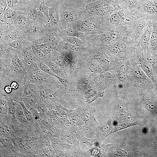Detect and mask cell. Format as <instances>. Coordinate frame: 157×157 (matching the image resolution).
<instances>
[{
    "label": "cell",
    "instance_id": "obj_50",
    "mask_svg": "<svg viewBox=\"0 0 157 157\" xmlns=\"http://www.w3.org/2000/svg\"><path fill=\"white\" fill-rule=\"evenodd\" d=\"M98 0H84V1L88 4L94 2Z\"/></svg>",
    "mask_w": 157,
    "mask_h": 157
},
{
    "label": "cell",
    "instance_id": "obj_31",
    "mask_svg": "<svg viewBox=\"0 0 157 157\" xmlns=\"http://www.w3.org/2000/svg\"><path fill=\"white\" fill-rule=\"evenodd\" d=\"M34 1V4L37 9L48 17L49 8L44 4V0Z\"/></svg>",
    "mask_w": 157,
    "mask_h": 157
},
{
    "label": "cell",
    "instance_id": "obj_45",
    "mask_svg": "<svg viewBox=\"0 0 157 157\" xmlns=\"http://www.w3.org/2000/svg\"><path fill=\"white\" fill-rule=\"evenodd\" d=\"M8 109L9 112L10 114L14 115L15 113V108L12 104H10L9 105Z\"/></svg>",
    "mask_w": 157,
    "mask_h": 157
},
{
    "label": "cell",
    "instance_id": "obj_28",
    "mask_svg": "<svg viewBox=\"0 0 157 157\" xmlns=\"http://www.w3.org/2000/svg\"><path fill=\"white\" fill-rule=\"evenodd\" d=\"M142 3V0H126L125 8L132 13L139 12Z\"/></svg>",
    "mask_w": 157,
    "mask_h": 157
},
{
    "label": "cell",
    "instance_id": "obj_29",
    "mask_svg": "<svg viewBox=\"0 0 157 157\" xmlns=\"http://www.w3.org/2000/svg\"><path fill=\"white\" fill-rule=\"evenodd\" d=\"M47 65L56 75L61 78L67 79V75L66 72L60 66L51 61L47 62Z\"/></svg>",
    "mask_w": 157,
    "mask_h": 157
},
{
    "label": "cell",
    "instance_id": "obj_23",
    "mask_svg": "<svg viewBox=\"0 0 157 157\" xmlns=\"http://www.w3.org/2000/svg\"><path fill=\"white\" fill-rule=\"evenodd\" d=\"M150 54L157 59V32L153 28L149 46Z\"/></svg>",
    "mask_w": 157,
    "mask_h": 157
},
{
    "label": "cell",
    "instance_id": "obj_14",
    "mask_svg": "<svg viewBox=\"0 0 157 157\" xmlns=\"http://www.w3.org/2000/svg\"><path fill=\"white\" fill-rule=\"evenodd\" d=\"M48 56L50 59L51 61L61 67L67 74L72 62V61L56 49L53 50Z\"/></svg>",
    "mask_w": 157,
    "mask_h": 157
},
{
    "label": "cell",
    "instance_id": "obj_20",
    "mask_svg": "<svg viewBox=\"0 0 157 157\" xmlns=\"http://www.w3.org/2000/svg\"><path fill=\"white\" fill-rule=\"evenodd\" d=\"M85 49L80 48L74 45L62 38L58 44L56 49L60 52L67 51L76 54L83 51Z\"/></svg>",
    "mask_w": 157,
    "mask_h": 157
},
{
    "label": "cell",
    "instance_id": "obj_18",
    "mask_svg": "<svg viewBox=\"0 0 157 157\" xmlns=\"http://www.w3.org/2000/svg\"><path fill=\"white\" fill-rule=\"evenodd\" d=\"M85 54L86 57V75L87 76L91 78L106 71L99 64L89 59L85 53Z\"/></svg>",
    "mask_w": 157,
    "mask_h": 157
},
{
    "label": "cell",
    "instance_id": "obj_30",
    "mask_svg": "<svg viewBox=\"0 0 157 157\" xmlns=\"http://www.w3.org/2000/svg\"><path fill=\"white\" fill-rule=\"evenodd\" d=\"M70 43L80 48L84 49L89 43L85 40L75 37H62Z\"/></svg>",
    "mask_w": 157,
    "mask_h": 157
},
{
    "label": "cell",
    "instance_id": "obj_4",
    "mask_svg": "<svg viewBox=\"0 0 157 157\" xmlns=\"http://www.w3.org/2000/svg\"><path fill=\"white\" fill-rule=\"evenodd\" d=\"M84 12V16L72 27L83 33L92 34H97L108 31L103 19Z\"/></svg>",
    "mask_w": 157,
    "mask_h": 157
},
{
    "label": "cell",
    "instance_id": "obj_26",
    "mask_svg": "<svg viewBox=\"0 0 157 157\" xmlns=\"http://www.w3.org/2000/svg\"><path fill=\"white\" fill-rule=\"evenodd\" d=\"M19 12L7 7L4 13L3 19L0 20V25L10 24Z\"/></svg>",
    "mask_w": 157,
    "mask_h": 157
},
{
    "label": "cell",
    "instance_id": "obj_19",
    "mask_svg": "<svg viewBox=\"0 0 157 157\" xmlns=\"http://www.w3.org/2000/svg\"><path fill=\"white\" fill-rule=\"evenodd\" d=\"M28 20L26 15L19 12L10 25L18 31L23 33Z\"/></svg>",
    "mask_w": 157,
    "mask_h": 157
},
{
    "label": "cell",
    "instance_id": "obj_17",
    "mask_svg": "<svg viewBox=\"0 0 157 157\" xmlns=\"http://www.w3.org/2000/svg\"><path fill=\"white\" fill-rule=\"evenodd\" d=\"M6 0L8 7L26 15L33 3V0L28 2H22L18 0Z\"/></svg>",
    "mask_w": 157,
    "mask_h": 157
},
{
    "label": "cell",
    "instance_id": "obj_42",
    "mask_svg": "<svg viewBox=\"0 0 157 157\" xmlns=\"http://www.w3.org/2000/svg\"><path fill=\"white\" fill-rule=\"evenodd\" d=\"M37 99L36 97L34 96H29L26 98L27 103L30 105H33L37 102Z\"/></svg>",
    "mask_w": 157,
    "mask_h": 157
},
{
    "label": "cell",
    "instance_id": "obj_48",
    "mask_svg": "<svg viewBox=\"0 0 157 157\" xmlns=\"http://www.w3.org/2000/svg\"><path fill=\"white\" fill-rule=\"evenodd\" d=\"M10 87L12 88L15 89L17 88L18 87V85L17 84L15 83V82H13L10 85Z\"/></svg>",
    "mask_w": 157,
    "mask_h": 157
},
{
    "label": "cell",
    "instance_id": "obj_11",
    "mask_svg": "<svg viewBox=\"0 0 157 157\" xmlns=\"http://www.w3.org/2000/svg\"><path fill=\"white\" fill-rule=\"evenodd\" d=\"M60 0H57L53 6L49 8L45 28L46 31L58 30L60 25Z\"/></svg>",
    "mask_w": 157,
    "mask_h": 157
},
{
    "label": "cell",
    "instance_id": "obj_25",
    "mask_svg": "<svg viewBox=\"0 0 157 157\" xmlns=\"http://www.w3.org/2000/svg\"><path fill=\"white\" fill-rule=\"evenodd\" d=\"M104 73L106 88L117 83V75L114 69L106 71H104Z\"/></svg>",
    "mask_w": 157,
    "mask_h": 157
},
{
    "label": "cell",
    "instance_id": "obj_39",
    "mask_svg": "<svg viewBox=\"0 0 157 157\" xmlns=\"http://www.w3.org/2000/svg\"><path fill=\"white\" fill-rule=\"evenodd\" d=\"M19 103L23 109L26 119L28 121L32 120L33 119V115L26 108L22 102L20 101Z\"/></svg>",
    "mask_w": 157,
    "mask_h": 157
},
{
    "label": "cell",
    "instance_id": "obj_15",
    "mask_svg": "<svg viewBox=\"0 0 157 157\" xmlns=\"http://www.w3.org/2000/svg\"><path fill=\"white\" fill-rule=\"evenodd\" d=\"M139 11L149 17L151 21L157 19V0H142Z\"/></svg>",
    "mask_w": 157,
    "mask_h": 157
},
{
    "label": "cell",
    "instance_id": "obj_34",
    "mask_svg": "<svg viewBox=\"0 0 157 157\" xmlns=\"http://www.w3.org/2000/svg\"><path fill=\"white\" fill-rule=\"evenodd\" d=\"M24 39H17L9 42L0 43L8 45L13 49L19 50L22 48L23 41Z\"/></svg>",
    "mask_w": 157,
    "mask_h": 157
},
{
    "label": "cell",
    "instance_id": "obj_32",
    "mask_svg": "<svg viewBox=\"0 0 157 157\" xmlns=\"http://www.w3.org/2000/svg\"><path fill=\"white\" fill-rule=\"evenodd\" d=\"M115 90L117 94L119 95H124L126 93L129 86L127 83L118 82L111 85Z\"/></svg>",
    "mask_w": 157,
    "mask_h": 157
},
{
    "label": "cell",
    "instance_id": "obj_10",
    "mask_svg": "<svg viewBox=\"0 0 157 157\" xmlns=\"http://www.w3.org/2000/svg\"><path fill=\"white\" fill-rule=\"evenodd\" d=\"M45 31L44 25L43 24L28 19L23 33L25 39L29 42L38 38Z\"/></svg>",
    "mask_w": 157,
    "mask_h": 157
},
{
    "label": "cell",
    "instance_id": "obj_49",
    "mask_svg": "<svg viewBox=\"0 0 157 157\" xmlns=\"http://www.w3.org/2000/svg\"><path fill=\"white\" fill-rule=\"evenodd\" d=\"M48 115L51 117H53L54 113L53 110H50L48 112Z\"/></svg>",
    "mask_w": 157,
    "mask_h": 157
},
{
    "label": "cell",
    "instance_id": "obj_1",
    "mask_svg": "<svg viewBox=\"0 0 157 157\" xmlns=\"http://www.w3.org/2000/svg\"><path fill=\"white\" fill-rule=\"evenodd\" d=\"M138 44L128 36L100 49L118 65L131 59Z\"/></svg>",
    "mask_w": 157,
    "mask_h": 157
},
{
    "label": "cell",
    "instance_id": "obj_40",
    "mask_svg": "<svg viewBox=\"0 0 157 157\" xmlns=\"http://www.w3.org/2000/svg\"><path fill=\"white\" fill-rule=\"evenodd\" d=\"M40 69L42 71L46 73L55 77L56 75L50 69L49 66L44 63H40L39 65Z\"/></svg>",
    "mask_w": 157,
    "mask_h": 157
},
{
    "label": "cell",
    "instance_id": "obj_6",
    "mask_svg": "<svg viewBox=\"0 0 157 157\" xmlns=\"http://www.w3.org/2000/svg\"><path fill=\"white\" fill-rule=\"evenodd\" d=\"M133 13L122 8L115 9L104 21L107 30H113L120 26L130 25L132 21Z\"/></svg>",
    "mask_w": 157,
    "mask_h": 157
},
{
    "label": "cell",
    "instance_id": "obj_44",
    "mask_svg": "<svg viewBox=\"0 0 157 157\" xmlns=\"http://www.w3.org/2000/svg\"><path fill=\"white\" fill-rule=\"evenodd\" d=\"M33 92V90L31 87L29 86L25 87L24 89V94L25 95H29Z\"/></svg>",
    "mask_w": 157,
    "mask_h": 157
},
{
    "label": "cell",
    "instance_id": "obj_37",
    "mask_svg": "<svg viewBox=\"0 0 157 157\" xmlns=\"http://www.w3.org/2000/svg\"><path fill=\"white\" fill-rule=\"evenodd\" d=\"M53 90L50 88H46L42 89L41 91V94L43 97L49 98L53 95Z\"/></svg>",
    "mask_w": 157,
    "mask_h": 157
},
{
    "label": "cell",
    "instance_id": "obj_24",
    "mask_svg": "<svg viewBox=\"0 0 157 157\" xmlns=\"http://www.w3.org/2000/svg\"><path fill=\"white\" fill-rule=\"evenodd\" d=\"M143 50L146 58L152 67L154 79V83L157 88V59L151 56L149 51Z\"/></svg>",
    "mask_w": 157,
    "mask_h": 157
},
{
    "label": "cell",
    "instance_id": "obj_3",
    "mask_svg": "<svg viewBox=\"0 0 157 157\" xmlns=\"http://www.w3.org/2000/svg\"><path fill=\"white\" fill-rule=\"evenodd\" d=\"M130 31V25L120 26L113 30L96 34L90 43L101 48L119 40L124 37L129 36Z\"/></svg>",
    "mask_w": 157,
    "mask_h": 157
},
{
    "label": "cell",
    "instance_id": "obj_46",
    "mask_svg": "<svg viewBox=\"0 0 157 157\" xmlns=\"http://www.w3.org/2000/svg\"><path fill=\"white\" fill-rule=\"evenodd\" d=\"M152 21L153 23V28L157 32V19Z\"/></svg>",
    "mask_w": 157,
    "mask_h": 157
},
{
    "label": "cell",
    "instance_id": "obj_12",
    "mask_svg": "<svg viewBox=\"0 0 157 157\" xmlns=\"http://www.w3.org/2000/svg\"><path fill=\"white\" fill-rule=\"evenodd\" d=\"M0 43L9 42L19 39H25L24 34L10 24L0 25Z\"/></svg>",
    "mask_w": 157,
    "mask_h": 157
},
{
    "label": "cell",
    "instance_id": "obj_2",
    "mask_svg": "<svg viewBox=\"0 0 157 157\" xmlns=\"http://www.w3.org/2000/svg\"><path fill=\"white\" fill-rule=\"evenodd\" d=\"M126 83L129 86L138 89L152 90L157 88L151 80L133 60L126 61Z\"/></svg>",
    "mask_w": 157,
    "mask_h": 157
},
{
    "label": "cell",
    "instance_id": "obj_38",
    "mask_svg": "<svg viewBox=\"0 0 157 157\" xmlns=\"http://www.w3.org/2000/svg\"><path fill=\"white\" fill-rule=\"evenodd\" d=\"M44 80V78L42 76L38 74H32L30 79V81L33 83H41Z\"/></svg>",
    "mask_w": 157,
    "mask_h": 157
},
{
    "label": "cell",
    "instance_id": "obj_21",
    "mask_svg": "<svg viewBox=\"0 0 157 157\" xmlns=\"http://www.w3.org/2000/svg\"><path fill=\"white\" fill-rule=\"evenodd\" d=\"M153 29L152 22L150 21L147 29L141 36L139 42L140 45L144 50L149 51V42Z\"/></svg>",
    "mask_w": 157,
    "mask_h": 157
},
{
    "label": "cell",
    "instance_id": "obj_9",
    "mask_svg": "<svg viewBox=\"0 0 157 157\" xmlns=\"http://www.w3.org/2000/svg\"><path fill=\"white\" fill-rule=\"evenodd\" d=\"M132 59L150 78L154 83V79L152 67L144 56L143 49L140 46L139 44L137 46Z\"/></svg>",
    "mask_w": 157,
    "mask_h": 157
},
{
    "label": "cell",
    "instance_id": "obj_35",
    "mask_svg": "<svg viewBox=\"0 0 157 157\" xmlns=\"http://www.w3.org/2000/svg\"><path fill=\"white\" fill-rule=\"evenodd\" d=\"M32 49L35 55L37 57L41 58L47 57L52 51H49L41 49H37L33 45Z\"/></svg>",
    "mask_w": 157,
    "mask_h": 157
},
{
    "label": "cell",
    "instance_id": "obj_33",
    "mask_svg": "<svg viewBox=\"0 0 157 157\" xmlns=\"http://www.w3.org/2000/svg\"><path fill=\"white\" fill-rule=\"evenodd\" d=\"M59 42L47 43L33 46L37 49L50 51L56 49Z\"/></svg>",
    "mask_w": 157,
    "mask_h": 157
},
{
    "label": "cell",
    "instance_id": "obj_16",
    "mask_svg": "<svg viewBox=\"0 0 157 157\" xmlns=\"http://www.w3.org/2000/svg\"><path fill=\"white\" fill-rule=\"evenodd\" d=\"M59 34L62 37H75L84 40L89 43L96 34L83 33L72 27L59 31Z\"/></svg>",
    "mask_w": 157,
    "mask_h": 157
},
{
    "label": "cell",
    "instance_id": "obj_36",
    "mask_svg": "<svg viewBox=\"0 0 157 157\" xmlns=\"http://www.w3.org/2000/svg\"><path fill=\"white\" fill-rule=\"evenodd\" d=\"M11 63L13 66L17 69H20L22 67V63L15 50L13 53Z\"/></svg>",
    "mask_w": 157,
    "mask_h": 157
},
{
    "label": "cell",
    "instance_id": "obj_22",
    "mask_svg": "<svg viewBox=\"0 0 157 157\" xmlns=\"http://www.w3.org/2000/svg\"><path fill=\"white\" fill-rule=\"evenodd\" d=\"M115 9L112 6H108L90 11L86 12L90 14L97 15L104 19L108 17L114 11Z\"/></svg>",
    "mask_w": 157,
    "mask_h": 157
},
{
    "label": "cell",
    "instance_id": "obj_5",
    "mask_svg": "<svg viewBox=\"0 0 157 157\" xmlns=\"http://www.w3.org/2000/svg\"><path fill=\"white\" fill-rule=\"evenodd\" d=\"M85 12L65 5L60 0V25L59 31L72 27L84 15Z\"/></svg>",
    "mask_w": 157,
    "mask_h": 157
},
{
    "label": "cell",
    "instance_id": "obj_51",
    "mask_svg": "<svg viewBox=\"0 0 157 157\" xmlns=\"http://www.w3.org/2000/svg\"><path fill=\"white\" fill-rule=\"evenodd\" d=\"M21 146H24L25 145V142H24V141H22L21 142V143L20 144Z\"/></svg>",
    "mask_w": 157,
    "mask_h": 157
},
{
    "label": "cell",
    "instance_id": "obj_7",
    "mask_svg": "<svg viewBox=\"0 0 157 157\" xmlns=\"http://www.w3.org/2000/svg\"><path fill=\"white\" fill-rule=\"evenodd\" d=\"M84 52L87 57L102 66L106 71L114 69L117 63L107 55L100 48L90 43L85 49Z\"/></svg>",
    "mask_w": 157,
    "mask_h": 157
},
{
    "label": "cell",
    "instance_id": "obj_47",
    "mask_svg": "<svg viewBox=\"0 0 157 157\" xmlns=\"http://www.w3.org/2000/svg\"><path fill=\"white\" fill-rule=\"evenodd\" d=\"M12 88L10 86H7L5 88V90L6 92L8 93H10L12 90Z\"/></svg>",
    "mask_w": 157,
    "mask_h": 157
},
{
    "label": "cell",
    "instance_id": "obj_43",
    "mask_svg": "<svg viewBox=\"0 0 157 157\" xmlns=\"http://www.w3.org/2000/svg\"><path fill=\"white\" fill-rule=\"evenodd\" d=\"M17 116L19 120L21 122L24 123L26 122V118L24 114L21 111L18 112Z\"/></svg>",
    "mask_w": 157,
    "mask_h": 157
},
{
    "label": "cell",
    "instance_id": "obj_41",
    "mask_svg": "<svg viewBox=\"0 0 157 157\" xmlns=\"http://www.w3.org/2000/svg\"><path fill=\"white\" fill-rule=\"evenodd\" d=\"M7 7L8 6L6 0H0V20L3 19L4 13Z\"/></svg>",
    "mask_w": 157,
    "mask_h": 157
},
{
    "label": "cell",
    "instance_id": "obj_8",
    "mask_svg": "<svg viewBox=\"0 0 157 157\" xmlns=\"http://www.w3.org/2000/svg\"><path fill=\"white\" fill-rule=\"evenodd\" d=\"M134 15L130 25L131 31L129 37L133 40L139 42L141 36L151 20L149 17L142 12H137Z\"/></svg>",
    "mask_w": 157,
    "mask_h": 157
},
{
    "label": "cell",
    "instance_id": "obj_27",
    "mask_svg": "<svg viewBox=\"0 0 157 157\" xmlns=\"http://www.w3.org/2000/svg\"><path fill=\"white\" fill-rule=\"evenodd\" d=\"M112 6L107 0H98L88 4L84 11L89 12L106 6Z\"/></svg>",
    "mask_w": 157,
    "mask_h": 157
},
{
    "label": "cell",
    "instance_id": "obj_13",
    "mask_svg": "<svg viewBox=\"0 0 157 157\" xmlns=\"http://www.w3.org/2000/svg\"><path fill=\"white\" fill-rule=\"evenodd\" d=\"M62 38L59 34L58 30L46 31L35 40L29 42L33 46L47 43L59 42Z\"/></svg>",
    "mask_w": 157,
    "mask_h": 157
}]
</instances>
